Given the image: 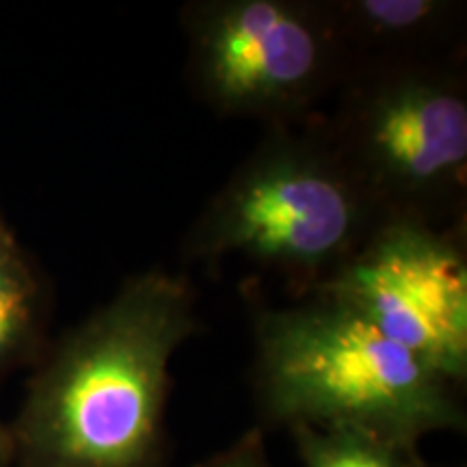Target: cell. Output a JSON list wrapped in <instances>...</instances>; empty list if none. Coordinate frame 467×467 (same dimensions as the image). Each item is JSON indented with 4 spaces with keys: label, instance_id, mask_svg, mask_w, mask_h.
Returning a JSON list of instances; mask_svg holds the SVG:
<instances>
[{
    "label": "cell",
    "instance_id": "obj_1",
    "mask_svg": "<svg viewBox=\"0 0 467 467\" xmlns=\"http://www.w3.org/2000/svg\"><path fill=\"white\" fill-rule=\"evenodd\" d=\"M186 279L148 271L74 327L28 385L20 467H165L169 364L195 334Z\"/></svg>",
    "mask_w": 467,
    "mask_h": 467
},
{
    "label": "cell",
    "instance_id": "obj_2",
    "mask_svg": "<svg viewBox=\"0 0 467 467\" xmlns=\"http://www.w3.org/2000/svg\"><path fill=\"white\" fill-rule=\"evenodd\" d=\"M258 389L268 416L290 429L350 431L402 451L465 426L457 385L323 296L260 318Z\"/></svg>",
    "mask_w": 467,
    "mask_h": 467
},
{
    "label": "cell",
    "instance_id": "obj_3",
    "mask_svg": "<svg viewBox=\"0 0 467 467\" xmlns=\"http://www.w3.org/2000/svg\"><path fill=\"white\" fill-rule=\"evenodd\" d=\"M366 214L364 189L336 159L299 141L271 143L203 214L195 254L317 273L353 254Z\"/></svg>",
    "mask_w": 467,
    "mask_h": 467
},
{
    "label": "cell",
    "instance_id": "obj_4",
    "mask_svg": "<svg viewBox=\"0 0 467 467\" xmlns=\"http://www.w3.org/2000/svg\"><path fill=\"white\" fill-rule=\"evenodd\" d=\"M443 379L467 377V265L459 244L416 219L383 225L320 284Z\"/></svg>",
    "mask_w": 467,
    "mask_h": 467
},
{
    "label": "cell",
    "instance_id": "obj_5",
    "mask_svg": "<svg viewBox=\"0 0 467 467\" xmlns=\"http://www.w3.org/2000/svg\"><path fill=\"white\" fill-rule=\"evenodd\" d=\"M195 78L227 113H285L320 89L334 28L318 9L288 0H219L189 22Z\"/></svg>",
    "mask_w": 467,
    "mask_h": 467
},
{
    "label": "cell",
    "instance_id": "obj_6",
    "mask_svg": "<svg viewBox=\"0 0 467 467\" xmlns=\"http://www.w3.org/2000/svg\"><path fill=\"white\" fill-rule=\"evenodd\" d=\"M358 150L372 182L405 197L440 195L463 182L467 102L437 76H402L366 102Z\"/></svg>",
    "mask_w": 467,
    "mask_h": 467
},
{
    "label": "cell",
    "instance_id": "obj_7",
    "mask_svg": "<svg viewBox=\"0 0 467 467\" xmlns=\"http://www.w3.org/2000/svg\"><path fill=\"white\" fill-rule=\"evenodd\" d=\"M42 284L26 255L0 266V377L26 358L42 320Z\"/></svg>",
    "mask_w": 467,
    "mask_h": 467
},
{
    "label": "cell",
    "instance_id": "obj_8",
    "mask_svg": "<svg viewBox=\"0 0 467 467\" xmlns=\"http://www.w3.org/2000/svg\"><path fill=\"white\" fill-rule=\"evenodd\" d=\"M296 448L306 467H411L416 451L350 431H320L292 426Z\"/></svg>",
    "mask_w": 467,
    "mask_h": 467
},
{
    "label": "cell",
    "instance_id": "obj_9",
    "mask_svg": "<svg viewBox=\"0 0 467 467\" xmlns=\"http://www.w3.org/2000/svg\"><path fill=\"white\" fill-rule=\"evenodd\" d=\"M340 11L358 31L389 39L422 33L437 25L446 5L437 0H353L344 3Z\"/></svg>",
    "mask_w": 467,
    "mask_h": 467
},
{
    "label": "cell",
    "instance_id": "obj_10",
    "mask_svg": "<svg viewBox=\"0 0 467 467\" xmlns=\"http://www.w3.org/2000/svg\"><path fill=\"white\" fill-rule=\"evenodd\" d=\"M203 467H271L258 431L247 433Z\"/></svg>",
    "mask_w": 467,
    "mask_h": 467
},
{
    "label": "cell",
    "instance_id": "obj_11",
    "mask_svg": "<svg viewBox=\"0 0 467 467\" xmlns=\"http://www.w3.org/2000/svg\"><path fill=\"white\" fill-rule=\"evenodd\" d=\"M20 254H25V251H22L20 244L16 243L14 232L9 230L7 221H5L3 214H0V266H5L11 260H16Z\"/></svg>",
    "mask_w": 467,
    "mask_h": 467
},
{
    "label": "cell",
    "instance_id": "obj_12",
    "mask_svg": "<svg viewBox=\"0 0 467 467\" xmlns=\"http://www.w3.org/2000/svg\"><path fill=\"white\" fill-rule=\"evenodd\" d=\"M14 461V440H11V429L0 424V467H7Z\"/></svg>",
    "mask_w": 467,
    "mask_h": 467
},
{
    "label": "cell",
    "instance_id": "obj_13",
    "mask_svg": "<svg viewBox=\"0 0 467 467\" xmlns=\"http://www.w3.org/2000/svg\"><path fill=\"white\" fill-rule=\"evenodd\" d=\"M411 467H429V465H426L424 461L420 459V457H416V459H413V465H411Z\"/></svg>",
    "mask_w": 467,
    "mask_h": 467
}]
</instances>
